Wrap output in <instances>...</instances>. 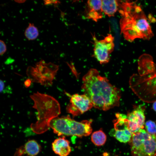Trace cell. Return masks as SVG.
<instances>
[{
    "label": "cell",
    "mask_w": 156,
    "mask_h": 156,
    "mask_svg": "<svg viewBox=\"0 0 156 156\" xmlns=\"http://www.w3.org/2000/svg\"><path fill=\"white\" fill-rule=\"evenodd\" d=\"M117 0H102L103 12L109 17L113 16L118 8Z\"/></svg>",
    "instance_id": "15"
},
{
    "label": "cell",
    "mask_w": 156,
    "mask_h": 156,
    "mask_svg": "<svg viewBox=\"0 0 156 156\" xmlns=\"http://www.w3.org/2000/svg\"><path fill=\"white\" fill-rule=\"evenodd\" d=\"M88 12L86 14L87 18L95 22L103 17L102 10V0H88L87 2Z\"/></svg>",
    "instance_id": "11"
},
{
    "label": "cell",
    "mask_w": 156,
    "mask_h": 156,
    "mask_svg": "<svg viewBox=\"0 0 156 156\" xmlns=\"http://www.w3.org/2000/svg\"><path fill=\"white\" fill-rule=\"evenodd\" d=\"M144 106L140 105L135 107L127 115L129 129L133 134L144 127L145 117Z\"/></svg>",
    "instance_id": "10"
},
{
    "label": "cell",
    "mask_w": 156,
    "mask_h": 156,
    "mask_svg": "<svg viewBox=\"0 0 156 156\" xmlns=\"http://www.w3.org/2000/svg\"><path fill=\"white\" fill-rule=\"evenodd\" d=\"M138 74H133L130 87L142 101L147 103L156 101V64L149 54L141 55L138 60Z\"/></svg>",
    "instance_id": "3"
},
{
    "label": "cell",
    "mask_w": 156,
    "mask_h": 156,
    "mask_svg": "<svg viewBox=\"0 0 156 156\" xmlns=\"http://www.w3.org/2000/svg\"><path fill=\"white\" fill-rule=\"evenodd\" d=\"M0 55L4 54L6 51V47L4 42L1 40L0 41Z\"/></svg>",
    "instance_id": "19"
},
{
    "label": "cell",
    "mask_w": 156,
    "mask_h": 156,
    "mask_svg": "<svg viewBox=\"0 0 156 156\" xmlns=\"http://www.w3.org/2000/svg\"><path fill=\"white\" fill-rule=\"evenodd\" d=\"M58 69V65L51 62L46 63L41 60L36 63L35 67H28L26 73L32 82L48 87L52 85Z\"/></svg>",
    "instance_id": "7"
},
{
    "label": "cell",
    "mask_w": 156,
    "mask_h": 156,
    "mask_svg": "<svg viewBox=\"0 0 156 156\" xmlns=\"http://www.w3.org/2000/svg\"><path fill=\"white\" fill-rule=\"evenodd\" d=\"M41 147L34 140L28 141L24 146L17 149L14 156H22L26 154L29 156H35L40 152Z\"/></svg>",
    "instance_id": "12"
},
{
    "label": "cell",
    "mask_w": 156,
    "mask_h": 156,
    "mask_svg": "<svg viewBox=\"0 0 156 156\" xmlns=\"http://www.w3.org/2000/svg\"><path fill=\"white\" fill-rule=\"evenodd\" d=\"M94 42V55L101 64L109 62L110 55L113 51L114 37L109 34L102 40H98L94 34L92 35Z\"/></svg>",
    "instance_id": "8"
},
{
    "label": "cell",
    "mask_w": 156,
    "mask_h": 156,
    "mask_svg": "<svg viewBox=\"0 0 156 156\" xmlns=\"http://www.w3.org/2000/svg\"><path fill=\"white\" fill-rule=\"evenodd\" d=\"M153 108L154 110L156 112V101L153 103Z\"/></svg>",
    "instance_id": "22"
},
{
    "label": "cell",
    "mask_w": 156,
    "mask_h": 156,
    "mask_svg": "<svg viewBox=\"0 0 156 156\" xmlns=\"http://www.w3.org/2000/svg\"><path fill=\"white\" fill-rule=\"evenodd\" d=\"M113 135L118 141L124 143L129 142L133 133L129 129L127 124L125 123L114 124Z\"/></svg>",
    "instance_id": "13"
},
{
    "label": "cell",
    "mask_w": 156,
    "mask_h": 156,
    "mask_svg": "<svg viewBox=\"0 0 156 156\" xmlns=\"http://www.w3.org/2000/svg\"><path fill=\"white\" fill-rule=\"evenodd\" d=\"M39 34L38 28L34 26L33 23H29L24 33L26 38L28 40H33L38 37Z\"/></svg>",
    "instance_id": "17"
},
{
    "label": "cell",
    "mask_w": 156,
    "mask_h": 156,
    "mask_svg": "<svg viewBox=\"0 0 156 156\" xmlns=\"http://www.w3.org/2000/svg\"><path fill=\"white\" fill-rule=\"evenodd\" d=\"M121 34L128 41L136 38L149 40L154 36L151 27L142 8L135 2L117 1Z\"/></svg>",
    "instance_id": "2"
},
{
    "label": "cell",
    "mask_w": 156,
    "mask_h": 156,
    "mask_svg": "<svg viewBox=\"0 0 156 156\" xmlns=\"http://www.w3.org/2000/svg\"><path fill=\"white\" fill-rule=\"evenodd\" d=\"M81 88L96 108L107 111L119 105L120 90L95 69H90L83 77Z\"/></svg>",
    "instance_id": "1"
},
{
    "label": "cell",
    "mask_w": 156,
    "mask_h": 156,
    "mask_svg": "<svg viewBox=\"0 0 156 156\" xmlns=\"http://www.w3.org/2000/svg\"><path fill=\"white\" fill-rule=\"evenodd\" d=\"M92 122L91 120L78 122L68 115L53 119L50 122L49 126L58 136L73 135L81 137L88 136L91 133Z\"/></svg>",
    "instance_id": "5"
},
{
    "label": "cell",
    "mask_w": 156,
    "mask_h": 156,
    "mask_svg": "<svg viewBox=\"0 0 156 156\" xmlns=\"http://www.w3.org/2000/svg\"><path fill=\"white\" fill-rule=\"evenodd\" d=\"M52 147L54 152L60 156H67L71 151L70 142L64 137L55 140Z\"/></svg>",
    "instance_id": "14"
},
{
    "label": "cell",
    "mask_w": 156,
    "mask_h": 156,
    "mask_svg": "<svg viewBox=\"0 0 156 156\" xmlns=\"http://www.w3.org/2000/svg\"><path fill=\"white\" fill-rule=\"evenodd\" d=\"M129 142L132 156L156 155V134L141 129L133 134Z\"/></svg>",
    "instance_id": "6"
},
{
    "label": "cell",
    "mask_w": 156,
    "mask_h": 156,
    "mask_svg": "<svg viewBox=\"0 0 156 156\" xmlns=\"http://www.w3.org/2000/svg\"><path fill=\"white\" fill-rule=\"evenodd\" d=\"M30 96L34 102L33 107L38 112L37 120L31 125V129L36 134L43 133L50 128L51 121L60 114V104L51 96L38 92Z\"/></svg>",
    "instance_id": "4"
},
{
    "label": "cell",
    "mask_w": 156,
    "mask_h": 156,
    "mask_svg": "<svg viewBox=\"0 0 156 156\" xmlns=\"http://www.w3.org/2000/svg\"><path fill=\"white\" fill-rule=\"evenodd\" d=\"M31 82V81L29 78L27 79L24 82V84L26 88L29 87L30 86Z\"/></svg>",
    "instance_id": "20"
},
{
    "label": "cell",
    "mask_w": 156,
    "mask_h": 156,
    "mask_svg": "<svg viewBox=\"0 0 156 156\" xmlns=\"http://www.w3.org/2000/svg\"><path fill=\"white\" fill-rule=\"evenodd\" d=\"M26 1L25 0H16L14 1L19 3H24Z\"/></svg>",
    "instance_id": "21"
},
{
    "label": "cell",
    "mask_w": 156,
    "mask_h": 156,
    "mask_svg": "<svg viewBox=\"0 0 156 156\" xmlns=\"http://www.w3.org/2000/svg\"><path fill=\"white\" fill-rule=\"evenodd\" d=\"M92 142L98 146L103 145L105 143L107 136L102 130L100 129L94 132L91 137Z\"/></svg>",
    "instance_id": "16"
},
{
    "label": "cell",
    "mask_w": 156,
    "mask_h": 156,
    "mask_svg": "<svg viewBox=\"0 0 156 156\" xmlns=\"http://www.w3.org/2000/svg\"><path fill=\"white\" fill-rule=\"evenodd\" d=\"M93 105L85 95L75 94L70 99V103L67 106L66 111L73 116L79 115L90 109Z\"/></svg>",
    "instance_id": "9"
},
{
    "label": "cell",
    "mask_w": 156,
    "mask_h": 156,
    "mask_svg": "<svg viewBox=\"0 0 156 156\" xmlns=\"http://www.w3.org/2000/svg\"><path fill=\"white\" fill-rule=\"evenodd\" d=\"M146 131L151 134H156V124L151 120L147 121L145 124Z\"/></svg>",
    "instance_id": "18"
}]
</instances>
